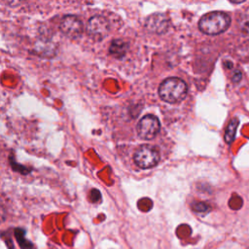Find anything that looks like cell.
<instances>
[{"instance_id": "obj_1", "label": "cell", "mask_w": 249, "mask_h": 249, "mask_svg": "<svg viewBox=\"0 0 249 249\" xmlns=\"http://www.w3.org/2000/svg\"><path fill=\"white\" fill-rule=\"evenodd\" d=\"M231 24V18L224 12H211L204 15L198 22V28L207 35H217L226 31Z\"/></svg>"}, {"instance_id": "obj_2", "label": "cell", "mask_w": 249, "mask_h": 249, "mask_svg": "<svg viewBox=\"0 0 249 249\" xmlns=\"http://www.w3.org/2000/svg\"><path fill=\"white\" fill-rule=\"evenodd\" d=\"M188 92L186 83L177 77L165 79L159 88L160 97L168 103H177L182 101Z\"/></svg>"}, {"instance_id": "obj_3", "label": "cell", "mask_w": 249, "mask_h": 249, "mask_svg": "<svg viewBox=\"0 0 249 249\" xmlns=\"http://www.w3.org/2000/svg\"><path fill=\"white\" fill-rule=\"evenodd\" d=\"M133 160L138 167L148 169L158 164L160 160V153L158 149L151 145H142L134 153Z\"/></svg>"}, {"instance_id": "obj_4", "label": "cell", "mask_w": 249, "mask_h": 249, "mask_svg": "<svg viewBox=\"0 0 249 249\" xmlns=\"http://www.w3.org/2000/svg\"><path fill=\"white\" fill-rule=\"evenodd\" d=\"M160 128V124L159 119L153 115H146L138 122L137 133L140 138L151 140L158 134Z\"/></svg>"}, {"instance_id": "obj_5", "label": "cell", "mask_w": 249, "mask_h": 249, "mask_svg": "<svg viewBox=\"0 0 249 249\" xmlns=\"http://www.w3.org/2000/svg\"><path fill=\"white\" fill-rule=\"evenodd\" d=\"M110 31L109 21L102 16H93L91 17L87 24L88 34L95 39L102 40L108 35Z\"/></svg>"}, {"instance_id": "obj_6", "label": "cell", "mask_w": 249, "mask_h": 249, "mask_svg": "<svg viewBox=\"0 0 249 249\" xmlns=\"http://www.w3.org/2000/svg\"><path fill=\"white\" fill-rule=\"evenodd\" d=\"M59 29L69 38H79L83 33V22L75 16H65L59 23Z\"/></svg>"}, {"instance_id": "obj_7", "label": "cell", "mask_w": 249, "mask_h": 249, "mask_svg": "<svg viewBox=\"0 0 249 249\" xmlns=\"http://www.w3.org/2000/svg\"><path fill=\"white\" fill-rule=\"evenodd\" d=\"M146 27L152 32L162 33L168 27V21L164 15L162 14H154L151 15L146 19Z\"/></svg>"}, {"instance_id": "obj_8", "label": "cell", "mask_w": 249, "mask_h": 249, "mask_svg": "<svg viewBox=\"0 0 249 249\" xmlns=\"http://www.w3.org/2000/svg\"><path fill=\"white\" fill-rule=\"evenodd\" d=\"M127 49H128V45L124 40L115 39L112 41L110 45L109 52L112 56L116 58H122L126 53Z\"/></svg>"}, {"instance_id": "obj_9", "label": "cell", "mask_w": 249, "mask_h": 249, "mask_svg": "<svg viewBox=\"0 0 249 249\" xmlns=\"http://www.w3.org/2000/svg\"><path fill=\"white\" fill-rule=\"evenodd\" d=\"M238 124H239V122H238V119H236V118L232 119V120L229 123V124H228V126H227V128H226L225 137H224V138H225V141H226L227 143H231V142L233 140V138H234V136H235V131H236V128H237Z\"/></svg>"}, {"instance_id": "obj_10", "label": "cell", "mask_w": 249, "mask_h": 249, "mask_svg": "<svg viewBox=\"0 0 249 249\" xmlns=\"http://www.w3.org/2000/svg\"><path fill=\"white\" fill-rule=\"evenodd\" d=\"M238 25L243 32L249 34V9L240 14L238 18Z\"/></svg>"}, {"instance_id": "obj_11", "label": "cell", "mask_w": 249, "mask_h": 249, "mask_svg": "<svg viewBox=\"0 0 249 249\" xmlns=\"http://www.w3.org/2000/svg\"><path fill=\"white\" fill-rule=\"evenodd\" d=\"M15 235L17 237V240L18 242L19 243L20 247L23 248V249H28V248H31L32 247V244L24 238V235H25V232L21 230V229H17L16 231H15Z\"/></svg>"}, {"instance_id": "obj_12", "label": "cell", "mask_w": 249, "mask_h": 249, "mask_svg": "<svg viewBox=\"0 0 249 249\" xmlns=\"http://www.w3.org/2000/svg\"><path fill=\"white\" fill-rule=\"evenodd\" d=\"M193 208H194L195 211L201 213V212H206V211H208L209 206H208L205 202H196V203L193 205Z\"/></svg>"}, {"instance_id": "obj_13", "label": "cell", "mask_w": 249, "mask_h": 249, "mask_svg": "<svg viewBox=\"0 0 249 249\" xmlns=\"http://www.w3.org/2000/svg\"><path fill=\"white\" fill-rule=\"evenodd\" d=\"M6 210H5V208L2 206V205H0V224L1 223H3L4 221H5V219H6Z\"/></svg>"}, {"instance_id": "obj_14", "label": "cell", "mask_w": 249, "mask_h": 249, "mask_svg": "<svg viewBox=\"0 0 249 249\" xmlns=\"http://www.w3.org/2000/svg\"><path fill=\"white\" fill-rule=\"evenodd\" d=\"M241 73L239 72V71H235L234 72V74H233V76H232V81L233 82H238L240 79H241Z\"/></svg>"}]
</instances>
